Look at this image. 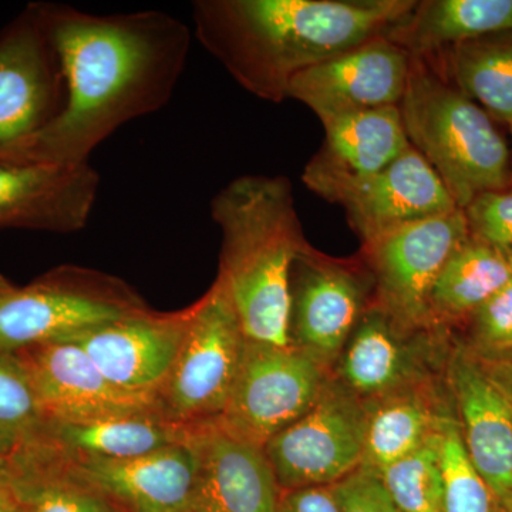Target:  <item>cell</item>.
Segmentation results:
<instances>
[{
    "label": "cell",
    "instance_id": "obj_1",
    "mask_svg": "<svg viewBox=\"0 0 512 512\" xmlns=\"http://www.w3.org/2000/svg\"><path fill=\"white\" fill-rule=\"evenodd\" d=\"M33 6L59 57L66 101L49 126L6 160L90 163L111 134L171 100L192 32L158 10L101 16L56 3Z\"/></svg>",
    "mask_w": 512,
    "mask_h": 512
},
{
    "label": "cell",
    "instance_id": "obj_2",
    "mask_svg": "<svg viewBox=\"0 0 512 512\" xmlns=\"http://www.w3.org/2000/svg\"><path fill=\"white\" fill-rule=\"evenodd\" d=\"M414 0H197L194 36L248 93L282 103L293 77L389 35Z\"/></svg>",
    "mask_w": 512,
    "mask_h": 512
},
{
    "label": "cell",
    "instance_id": "obj_3",
    "mask_svg": "<svg viewBox=\"0 0 512 512\" xmlns=\"http://www.w3.org/2000/svg\"><path fill=\"white\" fill-rule=\"evenodd\" d=\"M211 217L222 234L218 278L245 339L291 348V271L308 242L288 178H235L212 198Z\"/></svg>",
    "mask_w": 512,
    "mask_h": 512
},
{
    "label": "cell",
    "instance_id": "obj_4",
    "mask_svg": "<svg viewBox=\"0 0 512 512\" xmlns=\"http://www.w3.org/2000/svg\"><path fill=\"white\" fill-rule=\"evenodd\" d=\"M399 110L410 146L436 171L457 207L512 184L511 150L493 117L444 79L427 60L410 57Z\"/></svg>",
    "mask_w": 512,
    "mask_h": 512
},
{
    "label": "cell",
    "instance_id": "obj_5",
    "mask_svg": "<svg viewBox=\"0 0 512 512\" xmlns=\"http://www.w3.org/2000/svg\"><path fill=\"white\" fill-rule=\"evenodd\" d=\"M146 311L126 286L83 269H62L23 289L0 292V352L67 342Z\"/></svg>",
    "mask_w": 512,
    "mask_h": 512
},
{
    "label": "cell",
    "instance_id": "obj_6",
    "mask_svg": "<svg viewBox=\"0 0 512 512\" xmlns=\"http://www.w3.org/2000/svg\"><path fill=\"white\" fill-rule=\"evenodd\" d=\"M245 336L220 278L190 308L170 376L158 393L168 420L190 424L220 417L241 360Z\"/></svg>",
    "mask_w": 512,
    "mask_h": 512
},
{
    "label": "cell",
    "instance_id": "obj_7",
    "mask_svg": "<svg viewBox=\"0 0 512 512\" xmlns=\"http://www.w3.org/2000/svg\"><path fill=\"white\" fill-rule=\"evenodd\" d=\"M328 380V369L295 346L245 339L227 404L215 421L232 436L264 448L311 409Z\"/></svg>",
    "mask_w": 512,
    "mask_h": 512
},
{
    "label": "cell",
    "instance_id": "obj_8",
    "mask_svg": "<svg viewBox=\"0 0 512 512\" xmlns=\"http://www.w3.org/2000/svg\"><path fill=\"white\" fill-rule=\"evenodd\" d=\"M365 403L338 380H328L318 400L264 451L282 491L330 487L363 464Z\"/></svg>",
    "mask_w": 512,
    "mask_h": 512
},
{
    "label": "cell",
    "instance_id": "obj_9",
    "mask_svg": "<svg viewBox=\"0 0 512 512\" xmlns=\"http://www.w3.org/2000/svg\"><path fill=\"white\" fill-rule=\"evenodd\" d=\"M468 237L466 215L457 208L363 244L377 305L404 329L437 328L430 318L431 289L448 258Z\"/></svg>",
    "mask_w": 512,
    "mask_h": 512
},
{
    "label": "cell",
    "instance_id": "obj_10",
    "mask_svg": "<svg viewBox=\"0 0 512 512\" xmlns=\"http://www.w3.org/2000/svg\"><path fill=\"white\" fill-rule=\"evenodd\" d=\"M66 84L35 6L0 35V160L59 116Z\"/></svg>",
    "mask_w": 512,
    "mask_h": 512
},
{
    "label": "cell",
    "instance_id": "obj_11",
    "mask_svg": "<svg viewBox=\"0 0 512 512\" xmlns=\"http://www.w3.org/2000/svg\"><path fill=\"white\" fill-rule=\"evenodd\" d=\"M15 355L32 380L46 423L163 414L160 397L116 386L74 342L35 346Z\"/></svg>",
    "mask_w": 512,
    "mask_h": 512
},
{
    "label": "cell",
    "instance_id": "obj_12",
    "mask_svg": "<svg viewBox=\"0 0 512 512\" xmlns=\"http://www.w3.org/2000/svg\"><path fill=\"white\" fill-rule=\"evenodd\" d=\"M367 284L355 266L306 245L291 271V343L320 365L338 362L367 306Z\"/></svg>",
    "mask_w": 512,
    "mask_h": 512
},
{
    "label": "cell",
    "instance_id": "obj_13",
    "mask_svg": "<svg viewBox=\"0 0 512 512\" xmlns=\"http://www.w3.org/2000/svg\"><path fill=\"white\" fill-rule=\"evenodd\" d=\"M409 53L376 37L293 77L288 99L305 104L320 121L356 111L399 107L410 76Z\"/></svg>",
    "mask_w": 512,
    "mask_h": 512
},
{
    "label": "cell",
    "instance_id": "obj_14",
    "mask_svg": "<svg viewBox=\"0 0 512 512\" xmlns=\"http://www.w3.org/2000/svg\"><path fill=\"white\" fill-rule=\"evenodd\" d=\"M194 451L191 512H276L282 490L264 448L215 420L188 426Z\"/></svg>",
    "mask_w": 512,
    "mask_h": 512
},
{
    "label": "cell",
    "instance_id": "obj_15",
    "mask_svg": "<svg viewBox=\"0 0 512 512\" xmlns=\"http://www.w3.org/2000/svg\"><path fill=\"white\" fill-rule=\"evenodd\" d=\"M437 328L407 330L377 303L367 306L339 357L338 382L363 402L430 382Z\"/></svg>",
    "mask_w": 512,
    "mask_h": 512
},
{
    "label": "cell",
    "instance_id": "obj_16",
    "mask_svg": "<svg viewBox=\"0 0 512 512\" xmlns=\"http://www.w3.org/2000/svg\"><path fill=\"white\" fill-rule=\"evenodd\" d=\"M99 187L100 175L90 163L0 160V228L82 231Z\"/></svg>",
    "mask_w": 512,
    "mask_h": 512
},
{
    "label": "cell",
    "instance_id": "obj_17",
    "mask_svg": "<svg viewBox=\"0 0 512 512\" xmlns=\"http://www.w3.org/2000/svg\"><path fill=\"white\" fill-rule=\"evenodd\" d=\"M35 457L92 488L119 512L190 511L195 457L187 439L146 456L124 460L60 461Z\"/></svg>",
    "mask_w": 512,
    "mask_h": 512
},
{
    "label": "cell",
    "instance_id": "obj_18",
    "mask_svg": "<svg viewBox=\"0 0 512 512\" xmlns=\"http://www.w3.org/2000/svg\"><path fill=\"white\" fill-rule=\"evenodd\" d=\"M447 379L456 400L467 456L501 511H512V403L477 357L458 348L448 357Z\"/></svg>",
    "mask_w": 512,
    "mask_h": 512
},
{
    "label": "cell",
    "instance_id": "obj_19",
    "mask_svg": "<svg viewBox=\"0 0 512 512\" xmlns=\"http://www.w3.org/2000/svg\"><path fill=\"white\" fill-rule=\"evenodd\" d=\"M322 124L325 141L305 165L302 181L332 204L343 192L379 173L412 147L399 107L342 114Z\"/></svg>",
    "mask_w": 512,
    "mask_h": 512
},
{
    "label": "cell",
    "instance_id": "obj_20",
    "mask_svg": "<svg viewBox=\"0 0 512 512\" xmlns=\"http://www.w3.org/2000/svg\"><path fill=\"white\" fill-rule=\"evenodd\" d=\"M190 309L171 315L141 311L89 330L74 342L101 373L128 392H161L183 343Z\"/></svg>",
    "mask_w": 512,
    "mask_h": 512
},
{
    "label": "cell",
    "instance_id": "obj_21",
    "mask_svg": "<svg viewBox=\"0 0 512 512\" xmlns=\"http://www.w3.org/2000/svg\"><path fill=\"white\" fill-rule=\"evenodd\" d=\"M336 204L345 208L363 244L458 208L439 175L413 147L379 173L343 192Z\"/></svg>",
    "mask_w": 512,
    "mask_h": 512
},
{
    "label": "cell",
    "instance_id": "obj_22",
    "mask_svg": "<svg viewBox=\"0 0 512 512\" xmlns=\"http://www.w3.org/2000/svg\"><path fill=\"white\" fill-rule=\"evenodd\" d=\"M188 426L163 414L119 417L90 423H46L39 441L26 451L53 460H124L183 443Z\"/></svg>",
    "mask_w": 512,
    "mask_h": 512
},
{
    "label": "cell",
    "instance_id": "obj_23",
    "mask_svg": "<svg viewBox=\"0 0 512 512\" xmlns=\"http://www.w3.org/2000/svg\"><path fill=\"white\" fill-rule=\"evenodd\" d=\"M363 464L376 473L394 466L433 440L448 412L433 380L366 400Z\"/></svg>",
    "mask_w": 512,
    "mask_h": 512
},
{
    "label": "cell",
    "instance_id": "obj_24",
    "mask_svg": "<svg viewBox=\"0 0 512 512\" xmlns=\"http://www.w3.org/2000/svg\"><path fill=\"white\" fill-rule=\"evenodd\" d=\"M512 30V0H423L387 39L410 57L431 59L450 47Z\"/></svg>",
    "mask_w": 512,
    "mask_h": 512
},
{
    "label": "cell",
    "instance_id": "obj_25",
    "mask_svg": "<svg viewBox=\"0 0 512 512\" xmlns=\"http://www.w3.org/2000/svg\"><path fill=\"white\" fill-rule=\"evenodd\" d=\"M511 279L504 252L470 235L448 258L431 289V322L443 328L444 323L470 318Z\"/></svg>",
    "mask_w": 512,
    "mask_h": 512
},
{
    "label": "cell",
    "instance_id": "obj_26",
    "mask_svg": "<svg viewBox=\"0 0 512 512\" xmlns=\"http://www.w3.org/2000/svg\"><path fill=\"white\" fill-rule=\"evenodd\" d=\"M437 56L451 84L493 119L511 126L512 30L468 40Z\"/></svg>",
    "mask_w": 512,
    "mask_h": 512
},
{
    "label": "cell",
    "instance_id": "obj_27",
    "mask_svg": "<svg viewBox=\"0 0 512 512\" xmlns=\"http://www.w3.org/2000/svg\"><path fill=\"white\" fill-rule=\"evenodd\" d=\"M45 424L25 366L15 353L0 352V451L15 460L35 446Z\"/></svg>",
    "mask_w": 512,
    "mask_h": 512
},
{
    "label": "cell",
    "instance_id": "obj_28",
    "mask_svg": "<svg viewBox=\"0 0 512 512\" xmlns=\"http://www.w3.org/2000/svg\"><path fill=\"white\" fill-rule=\"evenodd\" d=\"M13 480L29 512H119L92 488L39 458L13 461Z\"/></svg>",
    "mask_w": 512,
    "mask_h": 512
},
{
    "label": "cell",
    "instance_id": "obj_29",
    "mask_svg": "<svg viewBox=\"0 0 512 512\" xmlns=\"http://www.w3.org/2000/svg\"><path fill=\"white\" fill-rule=\"evenodd\" d=\"M444 512H501L461 439L460 424L448 410L436 436Z\"/></svg>",
    "mask_w": 512,
    "mask_h": 512
},
{
    "label": "cell",
    "instance_id": "obj_30",
    "mask_svg": "<svg viewBox=\"0 0 512 512\" xmlns=\"http://www.w3.org/2000/svg\"><path fill=\"white\" fill-rule=\"evenodd\" d=\"M436 436L413 456L377 473L402 512H444Z\"/></svg>",
    "mask_w": 512,
    "mask_h": 512
},
{
    "label": "cell",
    "instance_id": "obj_31",
    "mask_svg": "<svg viewBox=\"0 0 512 512\" xmlns=\"http://www.w3.org/2000/svg\"><path fill=\"white\" fill-rule=\"evenodd\" d=\"M471 320L474 356L487 359L512 350V279L484 302Z\"/></svg>",
    "mask_w": 512,
    "mask_h": 512
},
{
    "label": "cell",
    "instance_id": "obj_32",
    "mask_svg": "<svg viewBox=\"0 0 512 512\" xmlns=\"http://www.w3.org/2000/svg\"><path fill=\"white\" fill-rule=\"evenodd\" d=\"M463 211L471 237L500 251H512V184L478 195Z\"/></svg>",
    "mask_w": 512,
    "mask_h": 512
},
{
    "label": "cell",
    "instance_id": "obj_33",
    "mask_svg": "<svg viewBox=\"0 0 512 512\" xmlns=\"http://www.w3.org/2000/svg\"><path fill=\"white\" fill-rule=\"evenodd\" d=\"M329 488L339 512H402L379 474L366 466H360Z\"/></svg>",
    "mask_w": 512,
    "mask_h": 512
},
{
    "label": "cell",
    "instance_id": "obj_34",
    "mask_svg": "<svg viewBox=\"0 0 512 512\" xmlns=\"http://www.w3.org/2000/svg\"><path fill=\"white\" fill-rule=\"evenodd\" d=\"M276 512H339L329 487L282 491Z\"/></svg>",
    "mask_w": 512,
    "mask_h": 512
},
{
    "label": "cell",
    "instance_id": "obj_35",
    "mask_svg": "<svg viewBox=\"0 0 512 512\" xmlns=\"http://www.w3.org/2000/svg\"><path fill=\"white\" fill-rule=\"evenodd\" d=\"M485 373L493 380L495 386L510 399L512 403V350L487 359H478Z\"/></svg>",
    "mask_w": 512,
    "mask_h": 512
},
{
    "label": "cell",
    "instance_id": "obj_36",
    "mask_svg": "<svg viewBox=\"0 0 512 512\" xmlns=\"http://www.w3.org/2000/svg\"><path fill=\"white\" fill-rule=\"evenodd\" d=\"M0 512H29L13 477H0Z\"/></svg>",
    "mask_w": 512,
    "mask_h": 512
},
{
    "label": "cell",
    "instance_id": "obj_37",
    "mask_svg": "<svg viewBox=\"0 0 512 512\" xmlns=\"http://www.w3.org/2000/svg\"><path fill=\"white\" fill-rule=\"evenodd\" d=\"M0 477H13L12 461L2 451H0Z\"/></svg>",
    "mask_w": 512,
    "mask_h": 512
},
{
    "label": "cell",
    "instance_id": "obj_38",
    "mask_svg": "<svg viewBox=\"0 0 512 512\" xmlns=\"http://www.w3.org/2000/svg\"><path fill=\"white\" fill-rule=\"evenodd\" d=\"M505 258H507L508 266H510V271L512 275V251L504 252Z\"/></svg>",
    "mask_w": 512,
    "mask_h": 512
},
{
    "label": "cell",
    "instance_id": "obj_39",
    "mask_svg": "<svg viewBox=\"0 0 512 512\" xmlns=\"http://www.w3.org/2000/svg\"><path fill=\"white\" fill-rule=\"evenodd\" d=\"M8 284H6V282H3L2 279H0V292L3 291V289H6L8 288Z\"/></svg>",
    "mask_w": 512,
    "mask_h": 512
},
{
    "label": "cell",
    "instance_id": "obj_40",
    "mask_svg": "<svg viewBox=\"0 0 512 512\" xmlns=\"http://www.w3.org/2000/svg\"><path fill=\"white\" fill-rule=\"evenodd\" d=\"M510 128H511V134H512V124H511ZM511 171H512V150H511Z\"/></svg>",
    "mask_w": 512,
    "mask_h": 512
},
{
    "label": "cell",
    "instance_id": "obj_41",
    "mask_svg": "<svg viewBox=\"0 0 512 512\" xmlns=\"http://www.w3.org/2000/svg\"><path fill=\"white\" fill-rule=\"evenodd\" d=\"M501 512H504V511H501ZM510 512H512V511H510Z\"/></svg>",
    "mask_w": 512,
    "mask_h": 512
},
{
    "label": "cell",
    "instance_id": "obj_42",
    "mask_svg": "<svg viewBox=\"0 0 512 512\" xmlns=\"http://www.w3.org/2000/svg\"><path fill=\"white\" fill-rule=\"evenodd\" d=\"M188 512H191V511H188Z\"/></svg>",
    "mask_w": 512,
    "mask_h": 512
}]
</instances>
